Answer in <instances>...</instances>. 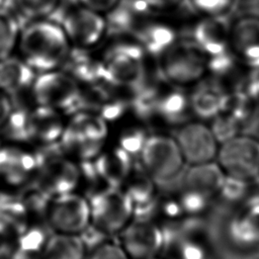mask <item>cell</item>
I'll use <instances>...</instances> for the list:
<instances>
[{
    "label": "cell",
    "mask_w": 259,
    "mask_h": 259,
    "mask_svg": "<svg viewBox=\"0 0 259 259\" xmlns=\"http://www.w3.org/2000/svg\"><path fill=\"white\" fill-rule=\"evenodd\" d=\"M234 0H190L191 7L203 16H224Z\"/></svg>",
    "instance_id": "e575fe53"
},
{
    "label": "cell",
    "mask_w": 259,
    "mask_h": 259,
    "mask_svg": "<svg viewBox=\"0 0 259 259\" xmlns=\"http://www.w3.org/2000/svg\"><path fill=\"white\" fill-rule=\"evenodd\" d=\"M93 161L104 182L110 187H119L132 170L136 159L114 144L106 145Z\"/></svg>",
    "instance_id": "7402d4cb"
},
{
    "label": "cell",
    "mask_w": 259,
    "mask_h": 259,
    "mask_svg": "<svg viewBox=\"0 0 259 259\" xmlns=\"http://www.w3.org/2000/svg\"><path fill=\"white\" fill-rule=\"evenodd\" d=\"M37 168L38 155L34 146L1 142L0 188L17 192L33 182Z\"/></svg>",
    "instance_id": "7c38bea8"
},
{
    "label": "cell",
    "mask_w": 259,
    "mask_h": 259,
    "mask_svg": "<svg viewBox=\"0 0 259 259\" xmlns=\"http://www.w3.org/2000/svg\"><path fill=\"white\" fill-rule=\"evenodd\" d=\"M137 44L146 54L159 57L177 38L175 31L167 24L147 19L133 33Z\"/></svg>",
    "instance_id": "d4e9b609"
},
{
    "label": "cell",
    "mask_w": 259,
    "mask_h": 259,
    "mask_svg": "<svg viewBox=\"0 0 259 259\" xmlns=\"http://www.w3.org/2000/svg\"><path fill=\"white\" fill-rule=\"evenodd\" d=\"M230 49L248 66L259 68V17L242 16L231 24Z\"/></svg>",
    "instance_id": "d6986e66"
},
{
    "label": "cell",
    "mask_w": 259,
    "mask_h": 259,
    "mask_svg": "<svg viewBox=\"0 0 259 259\" xmlns=\"http://www.w3.org/2000/svg\"><path fill=\"white\" fill-rule=\"evenodd\" d=\"M230 90L214 79H202L194 85L189 96L190 110L199 120L209 121L223 112L229 100Z\"/></svg>",
    "instance_id": "2e32d148"
},
{
    "label": "cell",
    "mask_w": 259,
    "mask_h": 259,
    "mask_svg": "<svg viewBox=\"0 0 259 259\" xmlns=\"http://www.w3.org/2000/svg\"><path fill=\"white\" fill-rule=\"evenodd\" d=\"M35 148L38 155V168L33 183L51 197L77 191L78 162L64 153L60 143Z\"/></svg>",
    "instance_id": "5b68a950"
},
{
    "label": "cell",
    "mask_w": 259,
    "mask_h": 259,
    "mask_svg": "<svg viewBox=\"0 0 259 259\" xmlns=\"http://www.w3.org/2000/svg\"><path fill=\"white\" fill-rule=\"evenodd\" d=\"M258 181H259V179H258Z\"/></svg>",
    "instance_id": "f6af8a7d"
},
{
    "label": "cell",
    "mask_w": 259,
    "mask_h": 259,
    "mask_svg": "<svg viewBox=\"0 0 259 259\" xmlns=\"http://www.w3.org/2000/svg\"><path fill=\"white\" fill-rule=\"evenodd\" d=\"M177 195L183 212L187 217L199 218L209 208L212 202V200L203 196L202 194L183 187Z\"/></svg>",
    "instance_id": "836d02e7"
},
{
    "label": "cell",
    "mask_w": 259,
    "mask_h": 259,
    "mask_svg": "<svg viewBox=\"0 0 259 259\" xmlns=\"http://www.w3.org/2000/svg\"><path fill=\"white\" fill-rule=\"evenodd\" d=\"M252 92L255 94V96L259 99V73L256 75L253 83L250 86Z\"/></svg>",
    "instance_id": "b9f144b4"
},
{
    "label": "cell",
    "mask_w": 259,
    "mask_h": 259,
    "mask_svg": "<svg viewBox=\"0 0 259 259\" xmlns=\"http://www.w3.org/2000/svg\"><path fill=\"white\" fill-rule=\"evenodd\" d=\"M49 19L61 25L71 45L81 49L96 46L107 32L105 17L80 4L60 5Z\"/></svg>",
    "instance_id": "52a82bcc"
},
{
    "label": "cell",
    "mask_w": 259,
    "mask_h": 259,
    "mask_svg": "<svg viewBox=\"0 0 259 259\" xmlns=\"http://www.w3.org/2000/svg\"><path fill=\"white\" fill-rule=\"evenodd\" d=\"M78 3L98 13L109 12L113 9L119 0H77Z\"/></svg>",
    "instance_id": "8d00e7d4"
},
{
    "label": "cell",
    "mask_w": 259,
    "mask_h": 259,
    "mask_svg": "<svg viewBox=\"0 0 259 259\" xmlns=\"http://www.w3.org/2000/svg\"><path fill=\"white\" fill-rule=\"evenodd\" d=\"M61 68L70 74L80 85L102 81L100 61L94 59L87 52V49H71Z\"/></svg>",
    "instance_id": "484cf974"
},
{
    "label": "cell",
    "mask_w": 259,
    "mask_h": 259,
    "mask_svg": "<svg viewBox=\"0 0 259 259\" xmlns=\"http://www.w3.org/2000/svg\"><path fill=\"white\" fill-rule=\"evenodd\" d=\"M91 223L107 236H118L133 221L134 206L119 187L101 190L87 198Z\"/></svg>",
    "instance_id": "9c48e42d"
},
{
    "label": "cell",
    "mask_w": 259,
    "mask_h": 259,
    "mask_svg": "<svg viewBox=\"0 0 259 259\" xmlns=\"http://www.w3.org/2000/svg\"><path fill=\"white\" fill-rule=\"evenodd\" d=\"M209 121L211 132L219 144H223L234 137L243 134V130L238 120L226 110L214 116Z\"/></svg>",
    "instance_id": "d6a6232c"
},
{
    "label": "cell",
    "mask_w": 259,
    "mask_h": 259,
    "mask_svg": "<svg viewBox=\"0 0 259 259\" xmlns=\"http://www.w3.org/2000/svg\"><path fill=\"white\" fill-rule=\"evenodd\" d=\"M30 94L34 105L55 109L68 117L79 110L81 85L64 70L56 69L38 73Z\"/></svg>",
    "instance_id": "8992f818"
},
{
    "label": "cell",
    "mask_w": 259,
    "mask_h": 259,
    "mask_svg": "<svg viewBox=\"0 0 259 259\" xmlns=\"http://www.w3.org/2000/svg\"><path fill=\"white\" fill-rule=\"evenodd\" d=\"M224 237L229 247L246 255L259 254V195L250 194L227 219Z\"/></svg>",
    "instance_id": "8fae6325"
},
{
    "label": "cell",
    "mask_w": 259,
    "mask_h": 259,
    "mask_svg": "<svg viewBox=\"0 0 259 259\" xmlns=\"http://www.w3.org/2000/svg\"><path fill=\"white\" fill-rule=\"evenodd\" d=\"M21 25L12 12H0V61L12 56L17 46Z\"/></svg>",
    "instance_id": "4dcf8cb0"
},
{
    "label": "cell",
    "mask_w": 259,
    "mask_h": 259,
    "mask_svg": "<svg viewBox=\"0 0 259 259\" xmlns=\"http://www.w3.org/2000/svg\"><path fill=\"white\" fill-rule=\"evenodd\" d=\"M61 0H14V10L24 21L47 19L57 10Z\"/></svg>",
    "instance_id": "f546056e"
},
{
    "label": "cell",
    "mask_w": 259,
    "mask_h": 259,
    "mask_svg": "<svg viewBox=\"0 0 259 259\" xmlns=\"http://www.w3.org/2000/svg\"><path fill=\"white\" fill-rule=\"evenodd\" d=\"M68 117L49 107L33 105L31 107L32 146L59 144L67 125Z\"/></svg>",
    "instance_id": "ffe728a7"
},
{
    "label": "cell",
    "mask_w": 259,
    "mask_h": 259,
    "mask_svg": "<svg viewBox=\"0 0 259 259\" xmlns=\"http://www.w3.org/2000/svg\"><path fill=\"white\" fill-rule=\"evenodd\" d=\"M158 59L160 77L181 88L201 81L210 65L209 58L192 39H176Z\"/></svg>",
    "instance_id": "3957f363"
},
{
    "label": "cell",
    "mask_w": 259,
    "mask_h": 259,
    "mask_svg": "<svg viewBox=\"0 0 259 259\" xmlns=\"http://www.w3.org/2000/svg\"><path fill=\"white\" fill-rule=\"evenodd\" d=\"M231 24L224 16H203L192 30V40L209 58L214 60L230 49Z\"/></svg>",
    "instance_id": "e0dca14e"
},
{
    "label": "cell",
    "mask_w": 259,
    "mask_h": 259,
    "mask_svg": "<svg viewBox=\"0 0 259 259\" xmlns=\"http://www.w3.org/2000/svg\"><path fill=\"white\" fill-rule=\"evenodd\" d=\"M17 46L22 59L37 73L61 69L72 49L61 25L49 18L21 26Z\"/></svg>",
    "instance_id": "6da1fadb"
},
{
    "label": "cell",
    "mask_w": 259,
    "mask_h": 259,
    "mask_svg": "<svg viewBox=\"0 0 259 259\" xmlns=\"http://www.w3.org/2000/svg\"><path fill=\"white\" fill-rule=\"evenodd\" d=\"M215 162L225 175L255 183L259 179V139L240 134L220 144Z\"/></svg>",
    "instance_id": "30bf717a"
},
{
    "label": "cell",
    "mask_w": 259,
    "mask_h": 259,
    "mask_svg": "<svg viewBox=\"0 0 259 259\" xmlns=\"http://www.w3.org/2000/svg\"><path fill=\"white\" fill-rule=\"evenodd\" d=\"M191 115L189 96L181 87L164 80V84H160L159 88L154 121L177 128L190 120Z\"/></svg>",
    "instance_id": "ac0fdd59"
},
{
    "label": "cell",
    "mask_w": 259,
    "mask_h": 259,
    "mask_svg": "<svg viewBox=\"0 0 259 259\" xmlns=\"http://www.w3.org/2000/svg\"><path fill=\"white\" fill-rule=\"evenodd\" d=\"M145 54L138 44L112 47L100 60L102 81L133 93L147 81Z\"/></svg>",
    "instance_id": "277c9868"
},
{
    "label": "cell",
    "mask_w": 259,
    "mask_h": 259,
    "mask_svg": "<svg viewBox=\"0 0 259 259\" xmlns=\"http://www.w3.org/2000/svg\"><path fill=\"white\" fill-rule=\"evenodd\" d=\"M151 12L144 0H119L105 18L107 32L133 34L144 21L149 19Z\"/></svg>",
    "instance_id": "603a6c76"
},
{
    "label": "cell",
    "mask_w": 259,
    "mask_h": 259,
    "mask_svg": "<svg viewBox=\"0 0 259 259\" xmlns=\"http://www.w3.org/2000/svg\"><path fill=\"white\" fill-rule=\"evenodd\" d=\"M36 72L23 60L8 57L0 61V89L12 99L30 90Z\"/></svg>",
    "instance_id": "cb8c5ba5"
},
{
    "label": "cell",
    "mask_w": 259,
    "mask_h": 259,
    "mask_svg": "<svg viewBox=\"0 0 259 259\" xmlns=\"http://www.w3.org/2000/svg\"><path fill=\"white\" fill-rule=\"evenodd\" d=\"M14 10V0H0V12H12Z\"/></svg>",
    "instance_id": "60d3db41"
},
{
    "label": "cell",
    "mask_w": 259,
    "mask_h": 259,
    "mask_svg": "<svg viewBox=\"0 0 259 259\" xmlns=\"http://www.w3.org/2000/svg\"><path fill=\"white\" fill-rule=\"evenodd\" d=\"M144 124L145 123L137 120V122L120 128L116 136L115 145L136 160L139 159L150 135Z\"/></svg>",
    "instance_id": "f1b7e54d"
},
{
    "label": "cell",
    "mask_w": 259,
    "mask_h": 259,
    "mask_svg": "<svg viewBox=\"0 0 259 259\" xmlns=\"http://www.w3.org/2000/svg\"><path fill=\"white\" fill-rule=\"evenodd\" d=\"M225 173L215 161L189 165L183 175L182 187L195 191L209 198L218 199Z\"/></svg>",
    "instance_id": "44dd1931"
},
{
    "label": "cell",
    "mask_w": 259,
    "mask_h": 259,
    "mask_svg": "<svg viewBox=\"0 0 259 259\" xmlns=\"http://www.w3.org/2000/svg\"><path fill=\"white\" fill-rule=\"evenodd\" d=\"M108 136V123L99 113L81 110L68 116L60 146L76 162L93 160L105 148Z\"/></svg>",
    "instance_id": "7a4b0ae2"
},
{
    "label": "cell",
    "mask_w": 259,
    "mask_h": 259,
    "mask_svg": "<svg viewBox=\"0 0 259 259\" xmlns=\"http://www.w3.org/2000/svg\"><path fill=\"white\" fill-rule=\"evenodd\" d=\"M150 259H167V258H164L162 256H158V257H154V258H150Z\"/></svg>",
    "instance_id": "7bdbcfd3"
},
{
    "label": "cell",
    "mask_w": 259,
    "mask_h": 259,
    "mask_svg": "<svg viewBox=\"0 0 259 259\" xmlns=\"http://www.w3.org/2000/svg\"><path fill=\"white\" fill-rule=\"evenodd\" d=\"M16 235L0 228V259H7L12 251Z\"/></svg>",
    "instance_id": "74e56055"
},
{
    "label": "cell",
    "mask_w": 259,
    "mask_h": 259,
    "mask_svg": "<svg viewBox=\"0 0 259 259\" xmlns=\"http://www.w3.org/2000/svg\"><path fill=\"white\" fill-rule=\"evenodd\" d=\"M0 139L5 143L32 145L31 107L14 105L8 119L0 130Z\"/></svg>",
    "instance_id": "4316f807"
},
{
    "label": "cell",
    "mask_w": 259,
    "mask_h": 259,
    "mask_svg": "<svg viewBox=\"0 0 259 259\" xmlns=\"http://www.w3.org/2000/svg\"><path fill=\"white\" fill-rule=\"evenodd\" d=\"M86 259H131L119 242L109 239L88 252Z\"/></svg>",
    "instance_id": "d590c367"
},
{
    "label": "cell",
    "mask_w": 259,
    "mask_h": 259,
    "mask_svg": "<svg viewBox=\"0 0 259 259\" xmlns=\"http://www.w3.org/2000/svg\"><path fill=\"white\" fill-rule=\"evenodd\" d=\"M91 223L88 199L73 191L52 197L46 215V224L57 234L80 235Z\"/></svg>",
    "instance_id": "4fadbf2b"
},
{
    "label": "cell",
    "mask_w": 259,
    "mask_h": 259,
    "mask_svg": "<svg viewBox=\"0 0 259 259\" xmlns=\"http://www.w3.org/2000/svg\"><path fill=\"white\" fill-rule=\"evenodd\" d=\"M183 0H144L147 6L152 10H166L178 6Z\"/></svg>",
    "instance_id": "ab89813d"
},
{
    "label": "cell",
    "mask_w": 259,
    "mask_h": 259,
    "mask_svg": "<svg viewBox=\"0 0 259 259\" xmlns=\"http://www.w3.org/2000/svg\"><path fill=\"white\" fill-rule=\"evenodd\" d=\"M118 236L119 244L131 259H150L162 255L164 233L153 219L134 218Z\"/></svg>",
    "instance_id": "5bb4252c"
},
{
    "label": "cell",
    "mask_w": 259,
    "mask_h": 259,
    "mask_svg": "<svg viewBox=\"0 0 259 259\" xmlns=\"http://www.w3.org/2000/svg\"><path fill=\"white\" fill-rule=\"evenodd\" d=\"M138 161L157 183L173 180L186 164L174 136L163 133L149 135Z\"/></svg>",
    "instance_id": "ba28073f"
},
{
    "label": "cell",
    "mask_w": 259,
    "mask_h": 259,
    "mask_svg": "<svg viewBox=\"0 0 259 259\" xmlns=\"http://www.w3.org/2000/svg\"><path fill=\"white\" fill-rule=\"evenodd\" d=\"M14 107L12 97L5 91L0 89V130L8 119L12 109Z\"/></svg>",
    "instance_id": "f35d334b"
},
{
    "label": "cell",
    "mask_w": 259,
    "mask_h": 259,
    "mask_svg": "<svg viewBox=\"0 0 259 259\" xmlns=\"http://www.w3.org/2000/svg\"><path fill=\"white\" fill-rule=\"evenodd\" d=\"M252 184L245 180L225 175L218 199L226 203L238 205L251 194L250 187Z\"/></svg>",
    "instance_id": "1f68e13d"
},
{
    "label": "cell",
    "mask_w": 259,
    "mask_h": 259,
    "mask_svg": "<svg viewBox=\"0 0 259 259\" xmlns=\"http://www.w3.org/2000/svg\"><path fill=\"white\" fill-rule=\"evenodd\" d=\"M257 125H258V133H259V118H258V120H257ZM258 139H259V137H257Z\"/></svg>",
    "instance_id": "ee69618b"
},
{
    "label": "cell",
    "mask_w": 259,
    "mask_h": 259,
    "mask_svg": "<svg viewBox=\"0 0 259 259\" xmlns=\"http://www.w3.org/2000/svg\"><path fill=\"white\" fill-rule=\"evenodd\" d=\"M174 138L186 164L215 161L220 147L209 124L203 120H188L176 128Z\"/></svg>",
    "instance_id": "9a60e30c"
},
{
    "label": "cell",
    "mask_w": 259,
    "mask_h": 259,
    "mask_svg": "<svg viewBox=\"0 0 259 259\" xmlns=\"http://www.w3.org/2000/svg\"><path fill=\"white\" fill-rule=\"evenodd\" d=\"M88 250L79 235L54 233L42 259H86Z\"/></svg>",
    "instance_id": "83f0119b"
}]
</instances>
